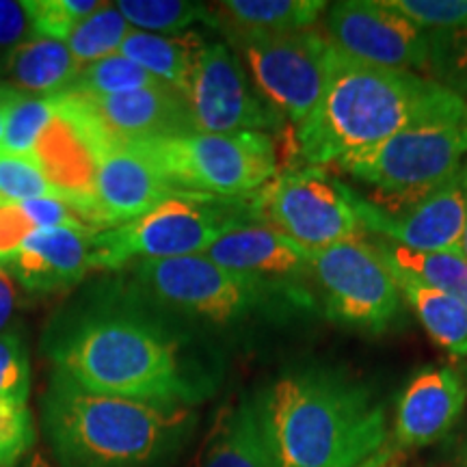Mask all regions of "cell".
Here are the masks:
<instances>
[{"label": "cell", "instance_id": "obj_1", "mask_svg": "<svg viewBox=\"0 0 467 467\" xmlns=\"http://www.w3.org/2000/svg\"><path fill=\"white\" fill-rule=\"evenodd\" d=\"M255 402L275 467H379L383 459V402L340 372H288Z\"/></svg>", "mask_w": 467, "mask_h": 467}, {"label": "cell", "instance_id": "obj_2", "mask_svg": "<svg viewBox=\"0 0 467 467\" xmlns=\"http://www.w3.org/2000/svg\"><path fill=\"white\" fill-rule=\"evenodd\" d=\"M457 100L422 74L361 63L331 46L323 96L292 130V151L301 167H334Z\"/></svg>", "mask_w": 467, "mask_h": 467}, {"label": "cell", "instance_id": "obj_3", "mask_svg": "<svg viewBox=\"0 0 467 467\" xmlns=\"http://www.w3.org/2000/svg\"><path fill=\"white\" fill-rule=\"evenodd\" d=\"M57 375L93 394L186 405L203 396L180 340L130 309H98L76 318L50 344Z\"/></svg>", "mask_w": 467, "mask_h": 467}, {"label": "cell", "instance_id": "obj_4", "mask_svg": "<svg viewBox=\"0 0 467 467\" xmlns=\"http://www.w3.org/2000/svg\"><path fill=\"white\" fill-rule=\"evenodd\" d=\"M42 416L63 467H154L178 452L195 422L186 405L93 394L57 372Z\"/></svg>", "mask_w": 467, "mask_h": 467}, {"label": "cell", "instance_id": "obj_5", "mask_svg": "<svg viewBox=\"0 0 467 467\" xmlns=\"http://www.w3.org/2000/svg\"><path fill=\"white\" fill-rule=\"evenodd\" d=\"M465 165L467 102L461 98L334 167L370 191L368 202L396 214L433 195Z\"/></svg>", "mask_w": 467, "mask_h": 467}, {"label": "cell", "instance_id": "obj_6", "mask_svg": "<svg viewBox=\"0 0 467 467\" xmlns=\"http://www.w3.org/2000/svg\"><path fill=\"white\" fill-rule=\"evenodd\" d=\"M258 223L249 195L217 197L178 191L130 223L96 232V268H121L132 260L202 255L234 227Z\"/></svg>", "mask_w": 467, "mask_h": 467}, {"label": "cell", "instance_id": "obj_7", "mask_svg": "<svg viewBox=\"0 0 467 467\" xmlns=\"http://www.w3.org/2000/svg\"><path fill=\"white\" fill-rule=\"evenodd\" d=\"M130 145L175 191L244 197L279 171L273 134L186 132Z\"/></svg>", "mask_w": 467, "mask_h": 467}, {"label": "cell", "instance_id": "obj_8", "mask_svg": "<svg viewBox=\"0 0 467 467\" xmlns=\"http://www.w3.org/2000/svg\"><path fill=\"white\" fill-rule=\"evenodd\" d=\"M258 223L273 227L303 249L317 251L364 236L350 203V186L331 178L323 167H292L277 171L249 195Z\"/></svg>", "mask_w": 467, "mask_h": 467}, {"label": "cell", "instance_id": "obj_9", "mask_svg": "<svg viewBox=\"0 0 467 467\" xmlns=\"http://www.w3.org/2000/svg\"><path fill=\"white\" fill-rule=\"evenodd\" d=\"M307 254V273L334 323L366 334H383L396 323L402 295L375 243L359 236Z\"/></svg>", "mask_w": 467, "mask_h": 467}, {"label": "cell", "instance_id": "obj_10", "mask_svg": "<svg viewBox=\"0 0 467 467\" xmlns=\"http://www.w3.org/2000/svg\"><path fill=\"white\" fill-rule=\"evenodd\" d=\"M137 284L162 306L227 325L247 318L271 301L268 279L241 275L214 265L206 255L137 262Z\"/></svg>", "mask_w": 467, "mask_h": 467}, {"label": "cell", "instance_id": "obj_11", "mask_svg": "<svg viewBox=\"0 0 467 467\" xmlns=\"http://www.w3.org/2000/svg\"><path fill=\"white\" fill-rule=\"evenodd\" d=\"M192 130L210 134H275L285 119L254 85L230 44H202L182 89Z\"/></svg>", "mask_w": 467, "mask_h": 467}, {"label": "cell", "instance_id": "obj_12", "mask_svg": "<svg viewBox=\"0 0 467 467\" xmlns=\"http://www.w3.org/2000/svg\"><path fill=\"white\" fill-rule=\"evenodd\" d=\"M262 98L296 128L323 96L329 39L323 28L284 35H260L230 42Z\"/></svg>", "mask_w": 467, "mask_h": 467}, {"label": "cell", "instance_id": "obj_13", "mask_svg": "<svg viewBox=\"0 0 467 467\" xmlns=\"http://www.w3.org/2000/svg\"><path fill=\"white\" fill-rule=\"evenodd\" d=\"M325 37L350 58L370 66L422 72L429 31L383 0H342L325 11Z\"/></svg>", "mask_w": 467, "mask_h": 467}, {"label": "cell", "instance_id": "obj_14", "mask_svg": "<svg viewBox=\"0 0 467 467\" xmlns=\"http://www.w3.org/2000/svg\"><path fill=\"white\" fill-rule=\"evenodd\" d=\"M52 98L91 134L96 143H141L195 132L182 93L169 85L110 98H83L67 93Z\"/></svg>", "mask_w": 467, "mask_h": 467}, {"label": "cell", "instance_id": "obj_15", "mask_svg": "<svg viewBox=\"0 0 467 467\" xmlns=\"http://www.w3.org/2000/svg\"><path fill=\"white\" fill-rule=\"evenodd\" d=\"M350 203L364 232L418 254H457L467 219V165L433 195L389 214L350 189Z\"/></svg>", "mask_w": 467, "mask_h": 467}, {"label": "cell", "instance_id": "obj_16", "mask_svg": "<svg viewBox=\"0 0 467 467\" xmlns=\"http://www.w3.org/2000/svg\"><path fill=\"white\" fill-rule=\"evenodd\" d=\"M178 192L148 159L126 143H100L93 169V202L104 230L130 223Z\"/></svg>", "mask_w": 467, "mask_h": 467}, {"label": "cell", "instance_id": "obj_17", "mask_svg": "<svg viewBox=\"0 0 467 467\" xmlns=\"http://www.w3.org/2000/svg\"><path fill=\"white\" fill-rule=\"evenodd\" d=\"M93 236L96 232L80 227L37 230L0 258V266L28 292L46 295L72 288L96 268Z\"/></svg>", "mask_w": 467, "mask_h": 467}, {"label": "cell", "instance_id": "obj_18", "mask_svg": "<svg viewBox=\"0 0 467 467\" xmlns=\"http://www.w3.org/2000/svg\"><path fill=\"white\" fill-rule=\"evenodd\" d=\"M467 388L451 366H426L411 379L399 400L394 440L400 448L433 446L457 424Z\"/></svg>", "mask_w": 467, "mask_h": 467}, {"label": "cell", "instance_id": "obj_19", "mask_svg": "<svg viewBox=\"0 0 467 467\" xmlns=\"http://www.w3.org/2000/svg\"><path fill=\"white\" fill-rule=\"evenodd\" d=\"M208 260L241 275L295 277L307 273V249L262 223L234 227L206 249Z\"/></svg>", "mask_w": 467, "mask_h": 467}, {"label": "cell", "instance_id": "obj_20", "mask_svg": "<svg viewBox=\"0 0 467 467\" xmlns=\"http://www.w3.org/2000/svg\"><path fill=\"white\" fill-rule=\"evenodd\" d=\"M197 467H275L255 399H241L221 409Z\"/></svg>", "mask_w": 467, "mask_h": 467}, {"label": "cell", "instance_id": "obj_21", "mask_svg": "<svg viewBox=\"0 0 467 467\" xmlns=\"http://www.w3.org/2000/svg\"><path fill=\"white\" fill-rule=\"evenodd\" d=\"M327 7L325 0H225L214 5L213 16L214 26L223 28L227 39L236 42L314 28Z\"/></svg>", "mask_w": 467, "mask_h": 467}, {"label": "cell", "instance_id": "obj_22", "mask_svg": "<svg viewBox=\"0 0 467 467\" xmlns=\"http://www.w3.org/2000/svg\"><path fill=\"white\" fill-rule=\"evenodd\" d=\"M78 69L66 42L35 35L9 57L0 80L26 96L52 98L66 91Z\"/></svg>", "mask_w": 467, "mask_h": 467}, {"label": "cell", "instance_id": "obj_23", "mask_svg": "<svg viewBox=\"0 0 467 467\" xmlns=\"http://www.w3.org/2000/svg\"><path fill=\"white\" fill-rule=\"evenodd\" d=\"M392 273L402 299L411 306L429 336L454 358H467V307L463 303L396 268Z\"/></svg>", "mask_w": 467, "mask_h": 467}, {"label": "cell", "instance_id": "obj_24", "mask_svg": "<svg viewBox=\"0 0 467 467\" xmlns=\"http://www.w3.org/2000/svg\"><path fill=\"white\" fill-rule=\"evenodd\" d=\"M202 44L203 39L195 33L156 35L132 28L121 44L119 55L130 58L145 72L156 76L161 83L182 93Z\"/></svg>", "mask_w": 467, "mask_h": 467}, {"label": "cell", "instance_id": "obj_25", "mask_svg": "<svg viewBox=\"0 0 467 467\" xmlns=\"http://www.w3.org/2000/svg\"><path fill=\"white\" fill-rule=\"evenodd\" d=\"M372 243L383 260L396 271L446 292L467 307V262L459 254H418L385 238Z\"/></svg>", "mask_w": 467, "mask_h": 467}, {"label": "cell", "instance_id": "obj_26", "mask_svg": "<svg viewBox=\"0 0 467 467\" xmlns=\"http://www.w3.org/2000/svg\"><path fill=\"white\" fill-rule=\"evenodd\" d=\"M119 14L132 28L156 35L189 33L197 22L214 26L213 7L186 0H119Z\"/></svg>", "mask_w": 467, "mask_h": 467}, {"label": "cell", "instance_id": "obj_27", "mask_svg": "<svg viewBox=\"0 0 467 467\" xmlns=\"http://www.w3.org/2000/svg\"><path fill=\"white\" fill-rule=\"evenodd\" d=\"M156 76L145 72L137 63L124 55H110L100 61L89 63V66L80 67L74 80L66 87L67 96H83V98H110L119 96V93L150 89V87H161Z\"/></svg>", "mask_w": 467, "mask_h": 467}, {"label": "cell", "instance_id": "obj_28", "mask_svg": "<svg viewBox=\"0 0 467 467\" xmlns=\"http://www.w3.org/2000/svg\"><path fill=\"white\" fill-rule=\"evenodd\" d=\"M132 26L128 25L126 17L119 14L115 3H102L100 7L87 16L74 33L67 37V48L72 52L74 61L80 67L89 63L100 61L110 55H117L124 44V39L130 35Z\"/></svg>", "mask_w": 467, "mask_h": 467}, {"label": "cell", "instance_id": "obj_29", "mask_svg": "<svg viewBox=\"0 0 467 467\" xmlns=\"http://www.w3.org/2000/svg\"><path fill=\"white\" fill-rule=\"evenodd\" d=\"M58 117L55 98H39L20 93L11 104L7 121H5L0 151L20 156H33L39 141L50 130Z\"/></svg>", "mask_w": 467, "mask_h": 467}, {"label": "cell", "instance_id": "obj_30", "mask_svg": "<svg viewBox=\"0 0 467 467\" xmlns=\"http://www.w3.org/2000/svg\"><path fill=\"white\" fill-rule=\"evenodd\" d=\"M429 55L422 76L467 98V26L457 31H429Z\"/></svg>", "mask_w": 467, "mask_h": 467}, {"label": "cell", "instance_id": "obj_31", "mask_svg": "<svg viewBox=\"0 0 467 467\" xmlns=\"http://www.w3.org/2000/svg\"><path fill=\"white\" fill-rule=\"evenodd\" d=\"M42 197H74L57 189L37 156L0 151V202H31Z\"/></svg>", "mask_w": 467, "mask_h": 467}, {"label": "cell", "instance_id": "obj_32", "mask_svg": "<svg viewBox=\"0 0 467 467\" xmlns=\"http://www.w3.org/2000/svg\"><path fill=\"white\" fill-rule=\"evenodd\" d=\"M35 35L67 42L74 28L100 7V0H25Z\"/></svg>", "mask_w": 467, "mask_h": 467}, {"label": "cell", "instance_id": "obj_33", "mask_svg": "<svg viewBox=\"0 0 467 467\" xmlns=\"http://www.w3.org/2000/svg\"><path fill=\"white\" fill-rule=\"evenodd\" d=\"M33 416L26 402L0 399V467H17L33 452Z\"/></svg>", "mask_w": 467, "mask_h": 467}, {"label": "cell", "instance_id": "obj_34", "mask_svg": "<svg viewBox=\"0 0 467 467\" xmlns=\"http://www.w3.org/2000/svg\"><path fill=\"white\" fill-rule=\"evenodd\" d=\"M31 392V359L16 329L0 334V399L26 402Z\"/></svg>", "mask_w": 467, "mask_h": 467}, {"label": "cell", "instance_id": "obj_35", "mask_svg": "<svg viewBox=\"0 0 467 467\" xmlns=\"http://www.w3.org/2000/svg\"><path fill=\"white\" fill-rule=\"evenodd\" d=\"M426 31H457L467 26V0H383Z\"/></svg>", "mask_w": 467, "mask_h": 467}, {"label": "cell", "instance_id": "obj_36", "mask_svg": "<svg viewBox=\"0 0 467 467\" xmlns=\"http://www.w3.org/2000/svg\"><path fill=\"white\" fill-rule=\"evenodd\" d=\"M31 37L35 31L25 0H0V74L9 57Z\"/></svg>", "mask_w": 467, "mask_h": 467}, {"label": "cell", "instance_id": "obj_37", "mask_svg": "<svg viewBox=\"0 0 467 467\" xmlns=\"http://www.w3.org/2000/svg\"><path fill=\"white\" fill-rule=\"evenodd\" d=\"M17 307V282L5 266H0V334L7 331Z\"/></svg>", "mask_w": 467, "mask_h": 467}, {"label": "cell", "instance_id": "obj_38", "mask_svg": "<svg viewBox=\"0 0 467 467\" xmlns=\"http://www.w3.org/2000/svg\"><path fill=\"white\" fill-rule=\"evenodd\" d=\"M435 467H467V433L454 443L452 451H448L446 457H441Z\"/></svg>", "mask_w": 467, "mask_h": 467}, {"label": "cell", "instance_id": "obj_39", "mask_svg": "<svg viewBox=\"0 0 467 467\" xmlns=\"http://www.w3.org/2000/svg\"><path fill=\"white\" fill-rule=\"evenodd\" d=\"M20 96V91H16L14 87H9L7 83L0 80V141H3V132H5V121H7V113L11 109V104L16 102V98Z\"/></svg>", "mask_w": 467, "mask_h": 467}, {"label": "cell", "instance_id": "obj_40", "mask_svg": "<svg viewBox=\"0 0 467 467\" xmlns=\"http://www.w3.org/2000/svg\"><path fill=\"white\" fill-rule=\"evenodd\" d=\"M17 467H57L44 451H33Z\"/></svg>", "mask_w": 467, "mask_h": 467}, {"label": "cell", "instance_id": "obj_41", "mask_svg": "<svg viewBox=\"0 0 467 467\" xmlns=\"http://www.w3.org/2000/svg\"><path fill=\"white\" fill-rule=\"evenodd\" d=\"M457 254L461 255L467 262V219H465V227H463V234H461V243H459V249Z\"/></svg>", "mask_w": 467, "mask_h": 467}, {"label": "cell", "instance_id": "obj_42", "mask_svg": "<svg viewBox=\"0 0 467 467\" xmlns=\"http://www.w3.org/2000/svg\"><path fill=\"white\" fill-rule=\"evenodd\" d=\"M465 379H467V370H465Z\"/></svg>", "mask_w": 467, "mask_h": 467}, {"label": "cell", "instance_id": "obj_43", "mask_svg": "<svg viewBox=\"0 0 467 467\" xmlns=\"http://www.w3.org/2000/svg\"><path fill=\"white\" fill-rule=\"evenodd\" d=\"M465 102H467V98H465Z\"/></svg>", "mask_w": 467, "mask_h": 467}]
</instances>
